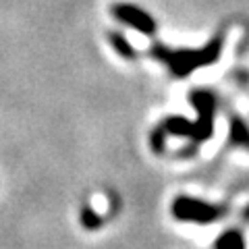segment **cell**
<instances>
[{
    "label": "cell",
    "mask_w": 249,
    "mask_h": 249,
    "mask_svg": "<svg viewBox=\"0 0 249 249\" xmlns=\"http://www.w3.org/2000/svg\"><path fill=\"white\" fill-rule=\"evenodd\" d=\"M224 212H227L224 206L197 199L193 196H177L170 204V214L175 220L187 224H214L224 218Z\"/></svg>",
    "instance_id": "cell-1"
},
{
    "label": "cell",
    "mask_w": 249,
    "mask_h": 249,
    "mask_svg": "<svg viewBox=\"0 0 249 249\" xmlns=\"http://www.w3.org/2000/svg\"><path fill=\"white\" fill-rule=\"evenodd\" d=\"M191 106L196 108L197 119L193 121L196 129H193V143H204L214 133V116H216V96L206 89L191 91Z\"/></svg>",
    "instance_id": "cell-2"
},
{
    "label": "cell",
    "mask_w": 249,
    "mask_h": 249,
    "mask_svg": "<svg viewBox=\"0 0 249 249\" xmlns=\"http://www.w3.org/2000/svg\"><path fill=\"white\" fill-rule=\"evenodd\" d=\"M158 56L168 62L170 71L177 77H187L191 71H196L197 67L210 65L218 56V44H210L208 48L199 52H158Z\"/></svg>",
    "instance_id": "cell-3"
},
{
    "label": "cell",
    "mask_w": 249,
    "mask_h": 249,
    "mask_svg": "<svg viewBox=\"0 0 249 249\" xmlns=\"http://www.w3.org/2000/svg\"><path fill=\"white\" fill-rule=\"evenodd\" d=\"M160 127H162V131H164L168 137L191 139V137H193V129H196V124H193V121L187 119V116L175 114V116H166V119L160 123Z\"/></svg>",
    "instance_id": "cell-4"
},
{
    "label": "cell",
    "mask_w": 249,
    "mask_h": 249,
    "mask_svg": "<svg viewBox=\"0 0 249 249\" xmlns=\"http://www.w3.org/2000/svg\"><path fill=\"white\" fill-rule=\"evenodd\" d=\"M229 143L249 150V124L239 114H231L229 119Z\"/></svg>",
    "instance_id": "cell-5"
},
{
    "label": "cell",
    "mask_w": 249,
    "mask_h": 249,
    "mask_svg": "<svg viewBox=\"0 0 249 249\" xmlns=\"http://www.w3.org/2000/svg\"><path fill=\"white\" fill-rule=\"evenodd\" d=\"M119 19H123L124 23H129V25H133L139 31H143L145 36L154 34V21L147 17V15L139 13L135 9H119Z\"/></svg>",
    "instance_id": "cell-6"
},
{
    "label": "cell",
    "mask_w": 249,
    "mask_h": 249,
    "mask_svg": "<svg viewBox=\"0 0 249 249\" xmlns=\"http://www.w3.org/2000/svg\"><path fill=\"white\" fill-rule=\"evenodd\" d=\"M214 249H247V241L241 229L222 231L214 241Z\"/></svg>",
    "instance_id": "cell-7"
},
{
    "label": "cell",
    "mask_w": 249,
    "mask_h": 249,
    "mask_svg": "<svg viewBox=\"0 0 249 249\" xmlns=\"http://www.w3.org/2000/svg\"><path fill=\"white\" fill-rule=\"evenodd\" d=\"M79 220H81V224H83V229H88V231H96V229H100L104 224V220L100 218V214L93 210L91 206H83L81 208V212H79Z\"/></svg>",
    "instance_id": "cell-8"
},
{
    "label": "cell",
    "mask_w": 249,
    "mask_h": 249,
    "mask_svg": "<svg viewBox=\"0 0 249 249\" xmlns=\"http://www.w3.org/2000/svg\"><path fill=\"white\" fill-rule=\"evenodd\" d=\"M166 139H168V135L162 131V127L158 124L152 133H150V145H152V150L156 152V154H162L164 152V145H166Z\"/></svg>",
    "instance_id": "cell-9"
},
{
    "label": "cell",
    "mask_w": 249,
    "mask_h": 249,
    "mask_svg": "<svg viewBox=\"0 0 249 249\" xmlns=\"http://www.w3.org/2000/svg\"><path fill=\"white\" fill-rule=\"evenodd\" d=\"M110 40H112V46L116 48V52H119L121 56H124V58H133V56H135V52L131 50V46L124 42L121 36H114V34H112V36H110Z\"/></svg>",
    "instance_id": "cell-10"
},
{
    "label": "cell",
    "mask_w": 249,
    "mask_h": 249,
    "mask_svg": "<svg viewBox=\"0 0 249 249\" xmlns=\"http://www.w3.org/2000/svg\"><path fill=\"white\" fill-rule=\"evenodd\" d=\"M243 220H245V222H249V206L243 210Z\"/></svg>",
    "instance_id": "cell-11"
}]
</instances>
